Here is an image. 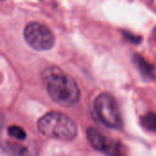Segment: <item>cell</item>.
Masks as SVG:
<instances>
[{
    "instance_id": "cell-1",
    "label": "cell",
    "mask_w": 156,
    "mask_h": 156,
    "mask_svg": "<svg viewBox=\"0 0 156 156\" xmlns=\"http://www.w3.org/2000/svg\"><path fill=\"white\" fill-rule=\"evenodd\" d=\"M43 82L53 101L63 107L75 105L80 97L76 81L56 66L48 67L42 73Z\"/></svg>"
},
{
    "instance_id": "cell-2",
    "label": "cell",
    "mask_w": 156,
    "mask_h": 156,
    "mask_svg": "<svg viewBox=\"0 0 156 156\" xmlns=\"http://www.w3.org/2000/svg\"><path fill=\"white\" fill-rule=\"evenodd\" d=\"M37 129L46 137L64 142L74 140L78 133L76 123L69 116L58 112H51L41 117Z\"/></svg>"
},
{
    "instance_id": "cell-3",
    "label": "cell",
    "mask_w": 156,
    "mask_h": 156,
    "mask_svg": "<svg viewBox=\"0 0 156 156\" xmlns=\"http://www.w3.org/2000/svg\"><path fill=\"white\" fill-rule=\"evenodd\" d=\"M23 36L28 46L37 51L49 50L55 44L53 32L39 22L28 23L24 28Z\"/></svg>"
},
{
    "instance_id": "cell-4",
    "label": "cell",
    "mask_w": 156,
    "mask_h": 156,
    "mask_svg": "<svg viewBox=\"0 0 156 156\" xmlns=\"http://www.w3.org/2000/svg\"><path fill=\"white\" fill-rule=\"evenodd\" d=\"M95 111L100 120L108 127L120 129L122 118L115 99L109 93L100 94L94 101Z\"/></svg>"
},
{
    "instance_id": "cell-5",
    "label": "cell",
    "mask_w": 156,
    "mask_h": 156,
    "mask_svg": "<svg viewBox=\"0 0 156 156\" xmlns=\"http://www.w3.org/2000/svg\"><path fill=\"white\" fill-rule=\"evenodd\" d=\"M87 138L90 145L95 150L104 154L105 155L126 156L125 149L121 143L101 134L93 128L88 129Z\"/></svg>"
},
{
    "instance_id": "cell-6",
    "label": "cell",
    "mask_w": 156,
    "mask_h": 156,
    "mask_svg": "<svg viewBox=\"0 0 156 156\" xmlns=\"http://www.w3.org/2000/svg\"><path fill=\"white\" fill-rule=\"evenodd\" d=\"M134 62L136 63L139 69L141 70V72L144 75H145L146 77L153 78V76H154V69H153V67L150 64H148L141 56L135 55L134 56Z\"/></svg>"
},
{
    "instance_id": "cell-7",
    "label": "cell",
    "mask_w": 156,
    "mask_h": 156,
    "mask_svg": "<svg viewBox=\"0 0 156 156\" xmlns=\"http://www.w3.org/2000/svg\"><path fill=\"white\" fill-rule=\"evenodd\" d=\"M142 125L148 131L156 133V114L148 113L142 117L141 119Z\"/></svg>"
},
{
    "instance_id": "cell-8",
    "label": "cell",
    "mask_w": 156,
    "mask_h": 156,
    "mask_svg": "<svg viewBox=\"0 0 156 156\" xmlns=\"http://www.w3.org/2000/svg\"><path fill=\"white\" fill-rule=\"evenodd\" d=\"M7 132L9 133L10 136L14 137L15 139L16 140H19V141H23L26 139L27 137V133L26 132L19 126H16V125H12L10 126L8 129H7Z\"/></svg>"
}]
</instances>
